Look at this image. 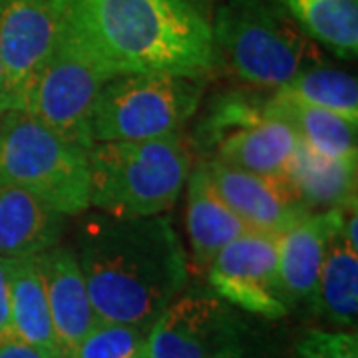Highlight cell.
I'll use <instances>...</instances> for the list:
<instances>
[{
  "label": "cell",
  "mask_w": 358,
  "mask_h": 358,
  "mask_svg": "<svg viewBox=\"0 0 358 358\" xmlns=\"http://www.w3.org/2000/svg\"><path fill=\"white\" fill-rule=\"evenodd\" d=\"M62 30L110 76H205L217 64L211 20L187 0H60Z\"/></svg>",
  "instance_id": "1"
},
{
  "label": "cell",
  "mask_w": 358,
  "mask_h": 358,
  "mask_svg": "<svg viewBox=\"0 0 358 358\" xmlns=\"http://www.w3.org/2000/svg\"><path fill=\"white\" fill-rule=\"evenodd\" d=\"M80 268L98 320L152 324L187 282V255L167 215L86 217L78 233Z\"/></svg>",
  "instance_id": "2"
},
{
  "label": "cell",
  "mask_w": 358,
  "mask_h": 358,
  "mask_svg": "<svg viewBox=\"0 0 358 358\" xmlns=\"http://www.w3.org/2000/svg\"><path fill=\"white\" fill-rule=\"evenodd\" d=\"M90 205L114 217L162 215L192 171L179 134L140 141H94L88 150Z\"/></svg>",
  "instance_id": "3"
},
{
  "label": "cell",
  "mask_w": 358,
  "mask_h": 358,
  "mask_svg": "<svg viewBox=\"0 0 358 358\" xmlns=\"http://www.w3.org/2000/svg\"><path fill=\"white\" fill-rule=\"evenodd\" d=\"M215 56L259 88H281L310 66L322 64L308 38L279 0H225L211 22Z\"/></svg>",
  "instance_id": "4"
},
{
  "label": "cell",
  "mask_w": 358,
  "mask_h": 358,
  "mask_svg": "<svg viewBox=\"0 0 358 358\" xmlns=\"http://www.w3.org/2000/svg\"><path fill=\"white\" fill-rule=\"evenodd\" d=\"M0 181L34 193L62 215L90 207L88 150L24 110L0 112Z\"/></svg>",
  "instance_id": "5"
},
{
  "label": "cell",
  "mask_w": 358,
  "mask_h": 358,
  "mask_svg": "<svg viewBox=\"0 0 358 358\" xmlns=\"http://www.w3.org/2000/svg\"><path fill=\"white\" fill-rule=\"evenodd\" d=\"M205 80L178 74L110 78L94 103L92 141H140L179 134L199 110Z\"/></svg>",
  "instance_id": "6"
},
{
  "label": "cell",
  "mask_w": 358,
  "mask_h": 358,
  "mask_svg": "<svg viewBox=\"0 0 358 358\" xmlns=\"http://www.w3.org/2000/svg\"><path fill=\"white\" fill-rule=\"evenodd\" d=\"M195 145L205 159H217L251 173L287 171L299 138L294 129L257 96L231 94L211 103L195 131Z\"/></svg>",
  "instance_id": "7"
},
{
  "label": "cell",
  "mask_w": 358,
  "mask_h": 358,
  "mask_svg": "<svg viewBox=\"0 0 358 358\" xmlns=\"http://www.w3.org/2000/svg\"><path fill=\"white\" fill-rule=\"evenodd\" d=\"M141 358H259L249 322L215 293L176 296L145 336Z\"/></svg>",
  "instance_id": "8"
},
{
  "label": "cell",
  "mask_w": 358,
  "mask_h": 358,
  "mask_svg": "<svg viewBox=\"0 0 358 358\" xmlns=\"http://www.w3.org/2000/svg\"><path fill=\"white\" fill-rule=\"evenodd\" d=\"M110 78L60 26L54 50L34 78L22 110L66 140L90 150L94 143L90 134L94 103Z\"/></svg>",
  "instance_id": "9"
},
{
  "label": "cell",
  "mask_w": 358,
  "mask_h": 358,
  "mask_svg": "<svg viewBox=\"0 0 358 358\" xmlns=\"http://www.w3.org/2000/svg\"><path fill=\"white\" fill-rule=\"evenodd\" d=\"M213 291L223 301L263 319H281L291 301L279 279L277 237L245 233L219 251L207 268Z\"/></svg>",
  "instance_id": "10"
},
{
  "label": "cell",
  "mask_w": 358,
  "mask_h": 358,
  "mask_svg": "<svg viewBox=\"0 0 358 358\" xmlns=\"http://www.w3.org/2000/svg\"><path fill=\"white\" fill-rule=\"evenodd\" d=\"M60 22V0H0V58L6 76V110H22L28 90L54 50Z\"/></svg>",
  "instance_id": "11"
},
{
  "label": "cell",
  "mask_w": 358,
  "mask_h": 358,
  "mask_svg": "<svg viewBox=\"0 0 358 358\" xmlns=\"http://www.w3.org/2000/svg\"><path fill=\"white\" fill-rule=\"evenodd\" d=\"M203 166L223 201L253 233L279 237L313 213L287 171L263 176L217 159H205Z\"/></svg>",
  "instance_id": "12"
},
{
  "label": "cell",
  "mask_w": 358,
  "mask_h": 358,
  "mask_svg": "<svg viewBox=\"0 0 358 358\" xmlns=\"http://www.w3.org/2000/svg\"><path fill=\"white\" fill-rule=\"evenodd\" d=\"M346 207L310 213L277 237L279 279L291 303L317 307L322 261L334 233L341 229Z\"/></svg>",
  "instance_id": "13"
},
{
  "label": "cell",
  "mask_w": 358,
  "mask_h": 358,
  "mask_svg": "<svg viewBox=\"0 0 358 358\" xmlns=\"http://www.w3.org/2000/svg\"><path fill=\"white\" fill-rule=\"evenodd\" d=\"M36 265L46 291L54 329L64 350V358H68L82 338L98 324L84 273L76 253L60 245H54L36 255Z\"/></svg>",
  "instance_id": "14"
},
{
  "label": "cell",
  "mask_w": 358,
  "mask_h": 358,
  "mask_svg": "<svg viewBox=\"0 0 358 358\" xmlns=\"http://www.w3.org/2000/svg\"><path fill=\"white\" fill-rule=\"evenodd\" d=\"M64 219L34 193L0 181V259L36 257L58 245Z\"/></svg>",
  "instance_id": "15"
},
{
  "label": "cell",
  "mask_w": 358,
  "mask_h": 358,
  "mask_svg": "<svg viewBox=\"0 0 358 358\" xmlns=\"http://www.w3.org/2000/svg\"><path fill=\"white\" fill-rule=\"evenodd\" d=\"M185 225L193 251V265L207 271L223 247L249 233L247 225L233 213L215 189L203 162L187 176Z\"/></svg>",
  "instance_id": "16"
},
{
  "label": "cell",
  "mask_w": 358,
  "mask_h": 358,
  "mask_svg": "<svg viewBox=\"0 0 358 358\" xmlns=\"http://www.w3.org/2000/svg\"><path fill=\"white\" fill-rule=\"evenodd\" d=\"M4 268L16 338L38 348L46 358H64V350L52 322L36 257L4 259Z\"/></svg>",
  "instance_id": "17"
},
{
  "label": "cell",
  "mask_w": 358,
  "mask_h": 358,
  "mask_svg": "<svg viewBox=\"0 0 358 358\" xmlns=\"http://www.w3.org/2000/svg\"><path fill=\"white\" fill-rule=\"evenodd\" d=\"M287 173L313 213L357 201V159H331L299 141Z\"/></svg>",
  "instance_id": "18"
},
{
  "label": "cell",
  "mask_w": 358,
  "mask_h": 358,
  "mask_svg": "<svg viewBox=\"0 0 358 358\" xmlns=\"http://www.w3.org/2000/svg\"><path fill=\"white\" fill-rule=\"evenodd\" d=\"M267 108L294 129L299 141L331 159H357V124L345 115L287 100L279 94L267 98Z\"/></svg>",
  "instance_id": "19"
},
{
  "label": "cell",
  "mask_w": 358,
  "mask_h": 358,
  "mask_svg": "<svg viewBox=\"0 0 358 358\" xmlns=\"http://www.w3.org/2000/svg\"><path fill=\"white\" fill-rule=\"evenodd\" d=\"M299 28L343 60L358 54V0H279Z\"/></svg>",
  "instance_id": "20"
},
{
  "label": "cell",
  "mask_w": 358,
  "mask_h": 358,
  "mask_svg": "<svg viewBox=\"0 0 358 358\" xmlns=\"http://www.w3.org/2000/svg\"><path fill=\"white\" fill-rule=\"evenodd\" d=\"M317 308L338 327H355L358 317V251L343 235L334 233L322 261Z\"/></svg>",
  "instance_id": "21"
},
{
  "label": "cell",
  "mask_w": 358,
  "mask_h": 358,
  "mask_svg": "<svg viewBox=\"0 0 358 358\" xmlns=\"http://www.w3.org/2000/svg\"><path fill=\"white\" fill-rule=\"evenodd\" d=\"M275 94L358 122L357 78L345 70L331 68L324 62L310 66L305 72L296 74L291 82L277 88Z\"/></svg>",
  "instance_id": "22"
},
{
  "label": "cell",
  "mask_w": 358,
  "mask_h": 358,
  "mask_svg": "<svg viewBox=\"0 0 358 358\" xmlns=\"http://www.w3.org/2000/svg\"><path fill=\"white\" fill-rule=\"evenodd\" d=\"M145 336L140 327L98 320L68 358H141Z\"/></svg>",
  "instance_id": "23"
},
{
  "label": "cell",
  "mask_w": 358,
  "mask_h": 358,
  "mask_svg": "<svg viewBox=\"0 0 358 358\" xmlns=\"http://www.w3.org/2000/svg\"><path fill=\"white\" fill-rule=\"evenodd\" d=\"M299 358H358L357 333L310 331L296 346Z\"/></svg>",
  "instance_id": "24"
},
{
  "label": "cell",
  "mask_w": 358,
  "mask_h": 358,
  "mask_svg": "<svg viewBox=\"0 0 358 358\" xmlns=\"http://www.w3.org/2000/svg\"><path fill=\"white\" fill-rule=\"evenodd\" d=\"M16 333L13 327V315H10V294H8V279L4 259H0V343L14 341Z\"/></svg>",
  "instance_id": "25"
},
{
  "label": "cell",
  "mask_w": 358,
  "mask_h": 358,
  "mask_svg": "<svg viewBox=\"0 0 358 358\" xmlns=\"http://www.w3.org/2000/svg\"><path fill=\"white\" fill-rule=\"evenodd\" d=\"M0 358H46L38 348L30 346L20 338L0 343Z\"/></svg>",
  "instance_id": "26"
},
{
  "label": "cell",
  "mask_w": 358,
  "mask_h": 358,
  "mask_svg": "<svg viewBox=\"0 0 358 358\" xmlns=\"http://www.w3.org/2000/svg\"><path fill=\"white\" fill-rule=\"evenodd\" d=\"M6 110V76H4V66L0 58V112Z\"/></svg>",
  "instance_id": "27"
},
{
  "label": "cell",
  "mask_w": 358,
  "mask_h": 358,
  "mask_svg": "<svg viewBox=\"0 0 358 358\" xmlns=\"http://www.w3.org/2000/svg\"><path fill=\"white\" fill-rule=\"evenodd\" d=\"M189 4H193L199 13H203L207 18H209V10H211V6H213V2L215 0H187Z\"/></svg>",
  "instance_id": "28"
}]
</instances>
